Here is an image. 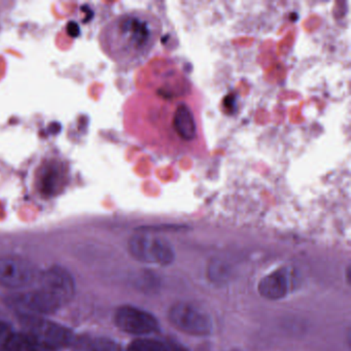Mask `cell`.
Returning <instances> with one entry per match:
<instances>
[{
    "label": "cell",
    "mask_w": 351,
    "mask_h": 351,
    "mask_svg": "<svg viewBox=\"0 0 351 351\" xmlns=\"http://www.w3.org/2000/svg\"><path fill=\"white\" fill-rule=\"evenodd\" d=\"M161 34V22L154 14L127 12L102 28L100 47L119 66H136L149 56Z\"/></svg>",
    "instance_id": "6da1fadb"
},
{
    "label": "cell",
    "mask_w": 351,
    "mask_h": 351,
    "mask_svg": "<svg viewBox=\"0 0 351 351\" xmlns=\"http://www.w3.org/2000/svg\"><path fill=\"white\" fill-rule=\"evenodd\" d=\"M36 287L21 295L19 303L26 315H45L60 310L71 301L75 293L73 276L62 267H50L38 274Z\"/></svg>",
    "instance_id": "7a4b0ae2"
},
{
    "label": "cell",
    "mask_w": 351,
    "mask_h": 351,
    "mask_svg": "<svg viewBox=\"0 0 351 351\" xmlns=\"http://www.w3.org/2000/svg\"><path fill=\"white\" fill-rule=\"evenodd\" d=\"M128 248L133 258L147 264L167 266L176 258L173 248L167 240L145 230L137 231L131 236Z\"/></svg>",
    "instance_id": "3957f363"
},
{
    "label": "cell",
    "mask_w": 351,
    "mask_h": 351,
    "mask_svg": "<svg viewBox=\"0 0 351 351\" xmlns=\"http://www.w3.org/2000/svg\"><path fill=\"white\" fill-rule=\"evenodd\" d=\"M168 318L174 328L192 336H207L213 330L210 316L186 302H178L169 309Z\"/></svg>",
    "instance_id": "277c9868"
},
{
    "label": "cell",
    "mask_w": 351,
    "mask_h": 351,
    "mask_svg": "<svg viewBox=\"0 0 351 351\" xmlns=\"http://www.w3.org/2000/svg\"><path fill=\"white\" fill-rule=\"evenodd\" d=\"M23 324L25 332L53 351L67 346L73 340V332L69 328L40 316L25 315Z\"/></svg>",
    "instance_id": "5b68a950"
},
{
    "label": "cell",
    "mask_w": 351,
    "mask_h": 351,
    "mask_svg": "<svg viewBox=\"0 0 351 351\" xmlns=\"http://www.w3.org/2000/svg\"><path fill=\"white\" fill-rule=\"evenodd\" d=\"M40 273L30 261L20 256H0V285L23 289L36 282Z\"/></svg>",
    "instance_id": "8992f818"
},
{
    "label": "cell",
    "mask_w": 351,
    "mask_h": 351,
    "mask_svg": "<svg viewBox=\"0 0 351 351\" xmlns=\"http://www.w3.org/2000/svg\"><path fill=\"white\" fill-rule=\"evenodd\" d=\"M114 322L123 332L141 336V338L160 330L156 316L135 306L124 305L118 308L114 314Z\"/></svg>",
    "instance_id": "52a82bcc"
},
{
    "label": "cell",
    "mask_w": 351,
    "mask_h": 351,
    "mask_svg": "<svg viewBox=\"0 0 351 351\" xmlns=\"http://www.w3.org/2000/svg\"><path fill=\"white\" fill-rule=\"evenodd\" d=\"M64 167L61 165L60 162L52 161L44 164L38 172V190L45 195L56 194L62 188L65 182Z\"/></svg>",
    "instance_id": "ba28073f"
},
{
    "label": "cell",
    "mask_w": 351,
    "mask_h": 351,
    "mask_svg": "<svg viewBox=\"0 0 351 351\" xmlns=\"http://www.w3.org/2000/svg\"><path fill=\"white\" fill-rule=\"evenodd\" d=\"M291 287L289 275L287 271L280 269L269 273L263 277L258 282V293L265 299L271 301L283 299L289 293Z\"/></svg>",
    "instance_id": "9c48e42d"
},
{
    "label": "cell",
    "mask_w": 351,
    "mask_h": 351,
    "mask_svg": "<svg viewBox=\"0 0 351 351\" xmlns=\"http://www.w3.org/2000/svg\"><path fill=\"white\" fill-rule=\"evenodd\" d=\"M126 351H189L173 341L160 338H139L133 341Z\"/></svg>",
    "instance_id": "30bf717a"
},
{
    "label": "cell",
    "mask_w": 351,
    "mask_h": 351,
    "mask_svg": "<svg viewBox=\"0 0 351 351\" xmlns=\"http://www.w3.org/2000/svg\"><path fill=\"white\" fill-rule=\"evenodd\" d=\"M3 351H53L43 345L29 332H14L5 343Z\"/></svg>",
    "instance_id": "8fae6325"
},
{
    "label": "cell",
    "mask_w": 351,
    "mask_h": 351,
    "mask_svg": "<svg viewBox=\"0 0 351 351\" xmlns=\"http://www.w3.org/2000/svg\"><path fill=\"white\" fill-rule=\"evenodd\" d=\"M89 351H122V348L114 341L100 338L91 345Z\"/></svg>",
    "instance_id": "7c38bea8"
},
{
    "label": "cell",
    "mask_w": 351,
    "mask_h": 351,
    "mask_svg": "<svg viewBox=\"0 0 351 351\" xmlns=\"http://www.w3.org/2000/svg\"><path fill=\"white\" fill-rule=\"evenodd\" d=\"M14 332L15 330L12 328L11 324L0 320V349H3L5 343L8 342Z\"/></svg>",
    "instance_id": "4fadbf2b"
},
{
    "label": "cell",
    "mask_w": 351,
    "mask_h": 351,
    "mask_svg": "<svg viewBox=\"0 0 351 351\" xmlns=\"http://www.w3.org/2000/svg\"><path fill=\"white\" fill-rule=\"evenodd\" d=\"M69 32L71 36H79L80 34V28L79 26H77V24L75 23H69Z\"/></svg>",
    "instance_id": "5bb4252c"
}]
</instances>
